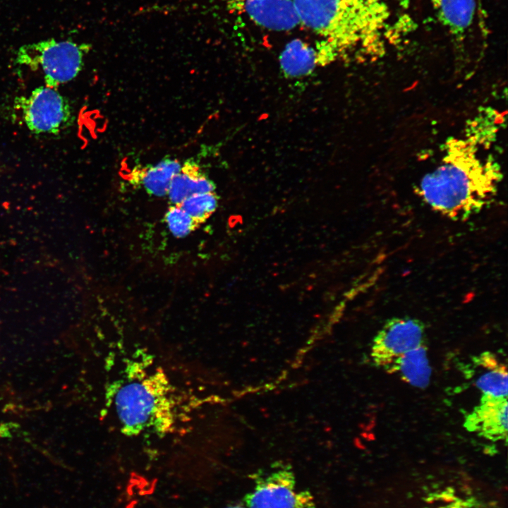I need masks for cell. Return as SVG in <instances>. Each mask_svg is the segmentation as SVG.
<instances>
[{"label": "cell", "instance_id": "obj_1", "mask_svg": "<svg viewBox=\"0 0 508 508\" xmlns=\"http://www.w3.org/2000/svg\"><path fill=\"white\" fill-rule=\"evenodd\" d=\"M485 148L464 135L452 138L441 164L421 179L418 192L435 212L452 220H466L495 200L502 179L500 167Z\"/></svg>", "mask_w": 508, "mask_h": 508}, {"label": "cell", "instance_id": "obj_2", "mask_svg": "<svg viewBox=\"0 0 508 508\" xmlns=\"http://www.w3.org/2000/svg\"><path fill=\"white\" fill-rule=\"evenodd\" d=\"M301 23L321 35L320 57L339 54L377 56L383 51L389 11L383 0H293Z\"/></svg>", "mask_w": 508, "mask_h": 508}, {"label": "cell", "instance_id": "obj_3", "mask_svg": "<svg viewBox=\"0 0 508 508\" xmlns=\"http://www.w3.org/2000/svg\"><path fill=\"white\" fill-rule=\"evenodd\" d=\"M147 366L146 361H131L123 375L107 389V406L128 436L147 432L167 435L174 431L178 420L174 385L162 368L152 370Z\"/></svg>", "mask_w": 508, "mask_h": 508}, {"label": "cell", "instance_id": "obj_4", "mask_svg": "<svg viewBox=\"0 0 508 508\" xmlns=\"http://www.w3.org/2000/svg\"><path fill=\"white\" fill-rule=\"evenodd\" d=\"M89 50V44L48 39L20 47L16 61L32 71H40L45 85L56 89L78 75Z\"/></svg>", "mask_w": 508, "mask_h": 508}, {"label": "cell", "instance_id": "obj_5", "mask_svg": "<svg viewBox=\"0 0 508 508\" xmlns=\"http://www.w3.org/2000/svg\"><path fill=\"white\" fill-rule=\"evenodd\" d=\"M253 489L244 498L246 508H316L311 492L297 487L288 465L275 464L253 475Z\"/></svg>", "mask_w": 508, "mask_h": 508}, {"label": "cell", "instance_id": "obj_6", "mask_svg": "<svg viewBox=\"0 0 508 508\" xmlns=\"http://www.w3.org/2000/svg\"><path fill=\"white\" fill-rule=\"evenodd\" d=\"M23 122L35 134L58 135L73 121L72 109L68 100L56 89L40 86L28 97L15 100Z\"/></svg>", "mask_w": 508, "mask_h": 508}, {"label": "cell", "instance_id": "obj_7", "mask_svg": "<svg viewBox=\"0 0 508 508\" xmlns=\"http://www.w3.org/2000/svg\"><path fill=\"white\" fill-rule=\"evenodd\" d=\"M425 327L408 317L387 320L374 337L370 356L375 365L385 371L406 352L425 344Z\"/></svg>", "mask_w": 508, "mask_h": 508}, {"label": "cell", "instance_id": "obj_8", "mask_svg": "<svg viewBox=\"0 0 508 508\" xmlns=\"http://www.w3.org/2000/svg\"><path fill=\"white\" fill-rule=\"evenodd\" d=\"M464 427L487 440L507 441V399L483 394L466 416Z\"/></svg>", "mask_w": 508, "mask_h": 508}, {"label": "cell", "instance_id": "obj_9", "mask_svg": "<svg viewBox=\"0 0 508 508\" xmlns=\"http://www.w3.org/2000/svg\"><path fill=\"white\" fill-rule=\"evenodd\" d=\"M232 6L256 24L273 30H288L301 23L293 0H232Z\"/></svg>", "mask_w": 508, "mask_h": 508}, {"label": "cell", "instance_id": "obj_10", "mask_svg": "<svg viewBox=\"0 0 508 508\" xmlns=\"http://www.w3.org/2000/svg\"><path fill=\"white\" fill-rule=\"evenodd\" d=\"M214 189V183L203 173L199 164L188 159L172 179L167 195L174 205H179L193 194L212 193Z\"/></svg>", "mask_w": 508, "mask_h": 508}, {"label": "cell", "instance_id": "obj_11", "mask_svg": "<svg viewBox=\"0 0 508 508\" xmlns=\"http://www.w3.org/2000/svg\"><path fill=\"white\" fill-rule=\"evenodd\" d=\"M386 371L397 373L402 380L413 387L425 388L432 371L425 344L399 356Z\"/></svg>", "mask_w": 508, "mask_h": 508}, {"label": "cell", "instance_id": "obj_12", "mask_svg": "<svg viewBox=\"0 0 508 508\" xmlns=\"http://www.w3.org/2000/svg\"><path fill=\"white\" fill-rule=\"evenodd\" d=\"M473 363L481 369L475 385L483 394L507 397V370L506 366L498 361L497 356L489 351L483 352L474 357Z\"/></svg>", "mask_w": 508, "mask_h": 508}, {"label": "cell", "instance_id": "obj_13", "mask_svg": "<svg viewBox=\"0 0 508 508\" xmlns=\"http://www.w3.org/2000/svg\"><path fill=\"white\" fill-rule=\"evenodd\" d=\"M181 167V164L176 159L164 158L155 165L135 169L132 179L150 194L162 197L167 195L171 181Z\"/></svg>", "mask_w": 508, "mask_h": 508}, {"label": "cell", "instance_id": "obj_14", "mask_svg": "<svg viewBox=\"0 0 508 508\" xmlns=\"http://www.w3.org/2000/svg\"><path fill=\"white\" fill-rule=\"evenodd\" d=\"M279 63L285 76H306L313 72L318 64L317 52L301 40H293L282 51Z\"/></svg>", "mask_w": 508, "mask_h": 508}, {"label": "cell", "instance_id": "obj_15", "mask_svg": "<svg viewBox=\"0 0 508 508\" xmlns=\"http://www.w3.org/2000/svg\"><path fill=\"white\" fill-rule=\"evenodd\" d=\"M439 19L455 35H461L472 24L476 0H433Z\"/></svg>", "mask_w": 508, "mask_h": 508}, {"label": "cell", "instance_id": "obj_16", "mask_svg": "<svg viewBox=\"0 0 508 508\" xmlns=\"http://www.w3.org/2000/svg\"><path fill=\"white\" fill-rule=\"evenodd\" d=\"M218 198L214 192L193 194L179 205L199 225L215 211Z\"/></svg>", "mask_w": 508, "mask_h": 508}, {"label": "cell", "instance_id": "obj_17", "mask_svg": "<svg viewBox=\"0 0 508 508\" xmlns=\"http://www.w3.org/2000/svg\"><path fill=\"white\" fill-rule=\"evenodd\" d=\"M165 222L171 233L177 238H183L195 231L200 225L179 205L169 207Z\"/></svg>", "mask_w": 508, "mask_h": 508}, {"label": "cell", "instance_id": "obj_18", "mask_svg": "<svg viewBox=\"0 0 508 508\" xmlns=\"http://www.w3.org/2000/svg\"><path fill=\"white\" fill-rule=\"evenodd\" d=\"M473 501L461 497H454L447 502L425 508H476Z\"/></svg>", "mask_w": 508, "mask_h": 508}, {"label": "cell", "instance_id": "obj_19", "mask_svg": "<svg viewBox=\"0 0 508 508\" xmlns=\"http://www.w3.org/2000/svg\"><path fill=\"white\" fill-rule=\"evenodd\" d=\"M18 425L12 422H0V440L11 437Z\"/></svg>", "mask_w": 508, "mask_h": 508}, {"label": "cell", "instance_id": "obj_20", "mask_svg": "<svg viewBox=\"0 0 508 508\" xmlns=\"http://www.w3.org/2000/svg\"><path fill=\"white\" fill-rule=\"evenodd\" d=\"M225 508H246V507L242 504H232V505H229Z\"/></svg>", "mask_w": 508, "mask_h": 508}]
</instances>
